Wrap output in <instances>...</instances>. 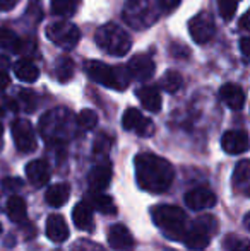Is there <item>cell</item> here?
Instances as JSON below:
<instances>
[{"instance_id": "1", "label": "cell", "mask_w": 250, "mask_h": 251, "mask_svg": "<svg viewBox=\"0 0 250 251\" xmlns=\"http://www.w3.org/2000/svg\"><path fill=\"white\" fill-rule=\"evenodd\" d=\"M136 166V179L139 188L149 193H165L171 188L175 178V169L171 162L156 154H144L136 155L134 159Z\"/></svg>"}, {"instance_id": "2", "label": "cell", "mask_w": 250, "mask_h": 251, "mask_svg": "<svg viewBox=\"0 0 250 251\" xmlns=\"http://www.w3.org/2000/svg\"><path fill=\"white\" fill-rule=\"evenodd\" d=\"M76 118L65 108L47 111L40 120V133L52 146H63L76 133Z\"/></svg>"}, {"instance_id": "3", "label": "cell", "mask_w": 250, "mask_h": 251, "mask_svg": "<svg viewBox=\"0 0 250 251\" xmlns=\"http://www.w3.org/2000/svg\"><path fill=\"white\" fill-rule=\"evenodd\" d=\"M153 221L167 238L182 239L187 231V215L177 205H158L153 208Z\"/></svg>"}, {"instance_id": "4", "label": "cell", "mask_w": 250, "mask_h": 251, "mask_svg": "<svg viewBox=\"0 0 250 251\" xmlns=\"http://www.w3.org/2000/svg\"><path fill=\"white\" fill-rule=\"evenodd\" d=\"M86 72L94 82L108 87V89L124 91L130 84V75L125 67H111L98 60H89L86 63Z\"/></svg>"}, {"instance_id": "5", "label": "cell", "mask_w": 250, "mask_h": 251, "mask_svg": "<svg viewBox=\"0 0 250 251\" xmlns=\"http://www.w3.org/2000/svg\"><path fill=\"white\" fill-rule=\"evenodd\" d=\"M96 38V45L108 53V55L113 56H125L130 51L132 47V41L130 36L127 34V31L122 29L117 24H105L94 34Z\"/></svg>"}, {"instance_id": "6", "label": "cell", "mask_w": 250, "mask_h": 251, "mask_svg": "<svg viewBox=\"0 0 250 251\" xmlns=\"http://www.w3.org/2000/svg\"><path fill=\"white\" fill-rule=\"evenodd\" d=\"M218 229H220L218 219L211 214H204L200 217H197L190 227H187L182 239H184L187 248L202 251L207 248V245L211 243V236L216 234Z\"/></svg>"}, {"instance_id": "7", "label": "cell", "mask_w": 250, "mask_h": 251, "mask_svg": "<svg viewBox=\"0 0 250 251\" xmlns=\"http://www.w3.org/2000/svg\"><path fill=\"white\" fill-rule=\"evenodd\" d=\"M124 19L134 29H146L158 21V12L151 0H127Z\"/></svg>"}, {"instance_id": "8", "label": "cell", "mask_w": 250, "mask_h": 251, "mask_svg": "<svg viewBox=\"0 0 250 251\" xmlns=\"http://www.w3.org/2000/svg\"><path fill=\"white\" fill-rule=\"evenodd\" d=\"M47 36L54 45L65 50L74 48L81 40V31L76 24L67 23V21H58V23H52L47 27Z\"/></svg>"}, {"instance_id": "9", "label": "cell", "mask_w": 250, "mask_h": 251, "mask_svg": "<svg viewBox=\"0 0 250 251\" xmlns=\"http://www.w3.org/2000/svg\"><path fill=\"white\" fill-rule=\"evenodd\" d=\"M189 33L197 45L209 43L214 38V34H216V24H214L213 16L209 12H206V10L194 16L189 23Z\"/></svg>"}, {"instance_id": "10", "label": "cell", "mask_w": 250, "mask_h": 251, "mask_svg": "<svg viewBox=\"0 0 250 251\" xmlns=\"http://www.w3.org/2000/svg\"><path fill=\"white\" fill-rule=\"evenodd\" d=\"M12 139L21 152H33L36 149V133L28 120H14Z\"/></svg>"}, {"instance_id": "11", "label": "cell", "mask_w": 250, "mask_h": 251, "mask_svg": "<svg viewBox=\"0 0 250 251\" xmlns=\"http://www.w3.org/2000/svg\"><path fill=\"white\" fill-rule=\"evenodd\" d=\"M122 126L129 132H136L140 137H149L154 133V125L139 109L129 108L122 116Z\"/></svg>"}, {"instance_id": "12", "label": "cell", "mask_w": 250, "mask_h": 251, "mask_svg": "<svg viewBox=\"0 0 250 251\" xmlns=\"http://www.w3.org/2000/svg\"><path fill=\"white\" fill-rule=\"evenodd\" d=\"M127 72H129L130 79L137 80H147L154 75L156 72V65H154L153 58L149 55H136L129 60L127 63Z\"/></svg>"}, {"instance_id": "13", "label": "cell", "mask_w": 250, "mask_h": 251, "mask_svg": "<svg viewBox=\"0 0 250 251\" xmlns=\"http://www.w3.org/2000/svg\"><path fill=\"white\" fill-rule=\"evenodd\" d=\"M111 181V164L108 161H103L96 164L87 175V185L93 193H101L110 186Z\"/></svg>"}, {"instance_id": "14", "label": "cell", "mask_w": 250, "mask_h": 251, "mask_svg": "<svg viewBox=\"0 0 250 251\" xmlns=\"http://www.w3.org/2000/svg\"><path fill=\"white\" fill-rule=\"evenodd\" d=\"M221 146L226 154L237 155L249 151V135L244 130H228L221 139Z\"/></svg>"}, {"instance_id": "15", "label": "cell", "mask_w": 250, "mask_h": 251, "mask_svg": "<svg viewBox=\"0 0 250 251\" xmlns=\"http://www.w3.org/2000/svg\"><path fill=\"white\" fill-rule=\"evenodd\" d=\"M185 205L192 210H206L216 205V195L209 188L190 190L185 195Z\"/></svg>"}, {"instance_id": "16", "label": "cell", "mask_w": 250, "mask_h": 251, "mask_svg": "<svg viewBox=\"0 0 250 251\" xmlns=\"http://www.w3.org/2000/svg\"><path fill=\"white\" fill-rule=\"evenodd\" d=\"M34 45L33 41H26L19 38L9 27H0V50L12 51V53H26Z\"/></svg>"}, {"instance_id": "17", "label": "cell", "mask_w": 250, "mask_h": 251, "mask_svg": "<svg viewBox=\"0 0 250 251\" xmlns=\"http://www.w3.org/2000/svg\"><path fill=\"white\" fill-rule=\"evenodd\" d=\"M26 178H28V181L33 186H36V188L45 186L50 181V166H48V162L43 161V159L31 161L29 164L26 166Z\"/></svg>"}, {"instance_id": "18", "label": "cell", "mask_w": 250, "mask_h": 251, "mask_svg": "<svg viewBox=\"0 0 250 251\" xmlns=\"http://www.w3.org/2000/svg\"><path fill=\"white\" fill-rule=\"evenodd\" d=\"M72 221L79 231H86V232L93 231L94 214H93V208L89 207L87 201H79V203H76V207H74V210H72Z\"/></svg>"}, {"instance_id": "19", "label": "cell", "mask_w": 250, "mask_h": 251, "mask_svg": "<svg viewBox=\"0 0 250 251\" xmlns=\"http://www.w3.org/2000/svg\"><path fill=\"white\" fill-rule=\"evenodd\" d=\"M69 226H67L65 219L58 214H52L47 219V236L50 238V241L54 243H63L69 239Z\"/></svg>"}, {"instance_id": "20", "label": "cell", "mask_w": 250, "mask_h": 251, "mask_svg": "<svg viewBox=\"0 0 250 251\" xmlns=\"http://www.w3.org/2000/svg\"><path fill=\"white\" fill-rule=\"evenodd\" d=\"M108 245L115 251H125L134 246V238L130 231L122 224H117L108 232Z\"/></svg>"}, {"instance_id": "21", "label": "cell", "mask_w": 250, "mask_h": 251, "mask_svg": "<svg viewBox=\"0 0 250 251\" xmlns=\"http://www.w3.org/2000/svg\"><path fill=\"white\" fill-rule=\"evenodd\" d=\"M220 96L231 109H242L245 104V93L238 84H224L220 89Z\"/></svg>"}, {"instance_id": "22", "label": "cell", "mask_w": 250, "mask_h": 251, "mask_svg": "<svg viewBox=\"0 0 250 251\" xmlns=\"http://www.w3.org/2000/svg\"><path fill=\"white\" fill-rule=\"evenodd\" d=\"M137 100L140 101V104L151 113H158L161 109L163 100H161V94L156 87L153 86H144L140 89H137Z\"/></svg>"}, {"instance_id": "23", "label": "cell", "mask_w": 250, "mask_h": 251, "mask_svg": "<svg viewBox=\"0 0 250 251\" xmlns=\"http://www.w3.org/2000/svg\"><path fill=\"white\" fill-rule=\"evenodd\" d=\"M70 197V186L67 183H57V185H52L50 188L47 190V203L52 205V207H63V205L69 201Z\"/></svg>"}, {"instance_id": "24", "label": "cell", "mask_w": 250, "mask_h": 251, "mask_svg": "<svg viewBox=\"0 0 250 251\" xmlns=\"http://www.w3.org/2000/svg\"><path fill=\"white\" fill-rule=\"evenodd\" d=\"M7 215L12 222L16 224H24L28 219V207L26 201H24L21 197L12 195L9 200H7Z\"/></svg>"}, {"instance_id": "25", "label": "cell", "mask_w": 250, "mask_h": 251, "mask_svg": "<svg viewBox=\"0 0 250 251\" xmlns=\"http://www.w3.org/2000/svg\"><path fill=\"white\" fill-rule=\"evenodd\" d=\"M14 74H16L17 79L23 80V82H34V80L40 77L38 67L28 58L17 60V62L14 63Z\"/></svg>"}, {"instance_id": "26", "label": "cell", "mask_w": 250, "mask_h": 251, "mask_svg": "<svg viewBox=\"0 0 250 251\" xmlns=\"http://www.w3.org/2000/svg\"><path fill=\"white\" fill-rule=\"evenodd\" d=\"M89 201H91L89 207L103 215H113L115 212H117L113 200H111L108 195H103V193H91Z\"/></svg>"}, {"instance_id": "27", "label": "cell", "mask_w": 250, "mask_h": 251, "mask_svg": "<svg viewBox=\"0 0 250 251\" xmlns=\"http://www.w3.org/2000/svg\"><path fill=\"white\" fill-rule=\"evenodd\" d=\"M233 181H235V186L242 192L247 193L249 192V183H250V162L247 159L240 161L237 164V169L233 173Z\"/></svg>"}, {"instance_id": "28", "label": "cell", "mask_w": 250, "mask_h": 251, "mask_svg": "<svg viewBox=\"0 0 250 251\" xmlns=\"http://www.w3.org/2000/svg\"><path fill=\"white\" fill-rule=\"evenodd\" d=\"M81 0H52V14L58 17H70L77 12Z\"/></svg>"}, {"instance_id": "29", "label": "cell", "mask_w": 250, "mask_h": 251, "mask_svg": "<svg viewBox=\"0 0 250 251\" xmlns=\"http://www.w3.org/2000/svg\"><path fill=\"white\" fill-rule=\"evenodd\" d=\"M74 62L69 58V56H62V58L57 60V65H55V77H57L60 82H69L74 75Z\"/></svg>"}, {"instance_id": "30", "label": "cell", "mask_w": 250, "mask_h": 251, "mask_svg": "<svg viewBox=\"0 0 250 251\" xmlns=\"http://www.w3.org/2000/svg\"><path fill=\"white\" fill-rule=\"evenodd\" d=\"M182 86H184V79H182L180 74L175 72V70H168L163 75V79H161V87L170 94H175Z\"/></svg>"}, {"instance_id": "31", "label": "cell", "mask_w": 250, "mask_h": 251, "mask_svg": "<svg viewBox=\"0 0 250 251\" xmlns=\"http://www.w3.org/2000/svg\"><path fill=\"white\" fill-rule=\"evenodd\" d=\"M76 123L81 130H93L98 123V115L93 109H83V111L77 115Z\"/></svg>"}, {"instance_id": "32", "label": "cell", "mask_w": 250, "mask_h": 251, "mask_svg": "<svg viewBox=\"0 0 250 251\" xmlns=\"http://www.w3.org/2000/svg\"><path fill=\"white\" fill-rule=\"evenodd\" d=\"M238 0H218V10L224 21H231L237 14Z\"/></svg>"}, {"instance_id": "33", "label": "cell", "mask_w": 250, "mask_h": 251, "mask_svg": "<svg viewBox=\"0 0 250 251\" xmlns=\"http://www.w3.org/2000/svg\"><path fill=\"white\" fill-rule=\"evenodd\" d=\"M111 147V139L107 135V133H100L94 140V146H93V152L94 155H101V157H107V154L110 152Z\"/></svg>"}, {"instance_id": "34", "label": "cell", "mask_w": 250, "mask_h": 251, "mask_svg": "<svg viewBox=\"0 0 250 251\" xmlns=\"http://www.w3.org/2000/svg\"><path fill=\"white\" fill-rule=\"evenodd\" d=\"M224 248L228 251H249V241L235 234H230L224 239Z\"/></svg>"}, {"instance_id": "35", "label": "cell", "mask_w": 250, "mask_h": 251, "mask_svg": "<svg viewBox=\"0 0 250 251\" xmlns=\"http://www.w3.org/2000/svg\"><path fill=\"white\" fill-rule=\"evenodd\" d=\"M16 104H21L26 111H33L36 108V96L31 91H21L19 100H17Z\"/></svg>"}, {"instance_id": "36", "label": "cell", "mask_w": 250, "mask_h": 251, "mask_svg": "<svg viewBox=\"0 0 250 251\" xmlns=\"http://www.w3.org/2000/svg\"><path fill=\"white\" fill-rule=\"evenodd\" d=\"M16 108H17L16 102L3 93V89H0V116L5 115V113L10 111V109H16Z\"/></svg>"}, {"instance_id": "37", "label": "cell", "mask_w": 250, "mask_h": 251, "mask_svg": "<svg viewBox=\"0 0 250 251\" xmlns=\"http://www.w3.org/2000/svg\"><path fill=\"white\" fill-rule=\"evenodd\" d=\"M170 51H171V55L175 56V58H189V55H190V50L185 45H178V43H173L170 47Z\"/></svg>"}, {"instance_id": "38", "label": "cell", "mask_w": 250, "mask_h": 251, "mask_svg": "<svg viewBox=\"0 0 250 251\" xmlns=\"http://www.w3.org/2000/svg\"><path fill=\"white\" fill-rule=\"evenodd\" d=\"M21 186H23V181H21L19 178H7L5 181L2 183V188L5 190V192H9V193L17 192Z\"/></svg>"}, {"instance_id": "39", "label": "cell", "mask_w": 250, "mask_h": 251, "mask_svg": "<svg viewBox=\"0 0 250 251\" xmlns=\"http://www.w3.org/2000/svg\"><path fill=\"white\" fill-rule=\"evenodd\" d=\"M180 5V0H160V9L163 12H171Z\"/></svg>"}, {"instance_id": "40", "label": "cell", "mask_w": 250, "mask_h": 251, "mask_svg": "<svg viewBox=\"0 0 250 251\" xmlns=\"http://www.w3.org/2000/svg\"><path fill=\"white\" fill-rule=\"evenodd\" d=\"M240 50H242V55H244V58L247 60L249 58V53H250V38L249 36H244L240 40Z\"/></svg>"}, {"instance_id": "41", "label": "cell", "mask_w": 250, "mask_h": 251, "mask_svg": "<svg viewBox=\"0 0 250 251\" xmlns=\"http://www.w3.org/2000/svg\"><path fill=\"white\" fill-rule=\"evenodd\" d=\"M17 0H0V10H12Z\"/></svg>"}, {"instance_id": "42", "label": "cell", "mask_w": 250, "mask_h": 251, "mask_svg": "<svg viewBox=\"0 0 250 251\" xmlns=\"http://www.w3.org/2000/svg\"><path fill=\"white\" fill-rule=\"evenodd\" d=\"M9 84V75H7L5 70L0 67V89H3V86H7Z\"/></svg>"}, {"instance_id": "43", "label": "cell", "mask_w": 250, "mask_h": 251, "mask_svg": "<svg viewBox=\"0 0 250 251\" xmlns=\"http://www.w3.org/2000/svg\"><path fill=\"white\" fill-rule=\"evenodd\" d=\"M240 27L244 31H249V12H245L244 16H242V19H240Z\"/></svg>"}, {"instance_id": "44", "label": "cell", "mask_w": 250, "mask_h": 251, "mask_svg": "<svg viewBox=\"0 0 250 251\" xmlns=\"http://www.w3.org/2000/svg\"><path fill=\"white\" fill-rule=\"evenodd\" d=\"M2 135H3V125L0 123V140H2Z\"/></svg>"}, {"instance_id": "45", "label": "cell", "mask_w": 250, "mask_h": 251, "mask_svg": "<svg viewBox=\"0 0 250 251\" xmlns=\"http://www.w3.org/2000/svg\"><path fill=\"white\" fill-rule=\"evenodd\" d=\"M0 234H2V224H0Z\"/></svg>"}]
</instances>
